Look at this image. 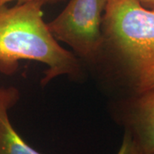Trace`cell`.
Returning <instances> with one entry per match:
<instances>
[{
	"label": "cell",
	"instance_id": "cell-1",
	"mask_svg": "<svg viewBox=\"0 0 154 154\" xmlns=\"http://www.w3.org/2000/svg\"><path fill=\"white\" fill-rule=\"evenodd\" d=\"M42 2H24L0 7V69L11 73L20 60H32L48 66L42 80L45 85L63 75L80 69L77 58L65 50L43 20Z\"/></svg>",
	"mask_w": 154,
	"mask_h": 154
},
{
	"label": "cell",
	"instance_id": "cell-2",
	"mask_svg": "<svg viewBox=\"0 0 154 154\" xmlns=\"http://www.w3.org/2000/svg\"><path fill=\"white\" fill-rule=\"evenodd\" d=\"M103 28L109 40L142 91L154 84V9L136 0H117L106 5Z\"/></svg>",
	"mask_w": 154,
	"mask_h": 154
},
{
	"label": "cell",
	"instance_id": "cell-3",
	"mask_svg": "<svg viewBox=\"0 0 154 154\" xmlns=\"http://www.w3.org/2000/svg\"><path fill=\"white\" fill-rule=\"evenodd\" d=\"M107 0H70L60 14L47 23L51 33L83 58L93 60L105 42L102 30Z\"/></svg>",
	"mask_w": 154,
	"mask_h": 154
},
{
	"label": "cell",
	"instance_id": "cell-4",
	"mask_svg": "<svg viewBox=\"0 0 154 154\" xmlns=\"http://www.w3.org/2000/svg\"><path fill=\"white\" fill-rule=\"evenodd\" d=\"M123 122L143 154H154V87L144 91Z\"/></svg>",
	"mask_w": 154,
	"mask_h": 154
},
{
	"label": "cell",
	"instance_id": "cell-5",
	"mask_svg": "<svg viewBox=\"0 0 154 154\" xmlns=\"http://www.w3.org/2000/svg\"><path fill=\"white\" fill-rule=\"evenodd\" d=\"M17 99L16 88H0V154H42L26 143L10 121L8 110Z\"/></svg>",
	"mask_w": 154,
	"mask_h": 154
},
{
	"label": "cell",
	"instance_id": "cell-6",
	"mask_svg": "<svg viewBox=\"0 0 154 154\" xmlns=\"http://www.w3.org/2000/svg\"><path fill=\"white\" fill-rule=\"evenodd\" d=\"M116 154H143V152L139 148L131 134L125 131L120 149Z\"/></svg>",
	"mask_w": 154,
	"mask_h": 154
},
{
	"label": "cell",
	"instance_id": "cell-7",
	"mask_svg": "<svg viewBox=\"0 0 154 154\" xmlns=\"http://www.w3.org/2000/svg\"><path fill=\"white\" fill-rule=\"evenodd\" d=\"M14 1H17L19 3H24V2H33V1H36V2H42V3H56L57 1L60 0H0V7L6 5L8 3L10 2H14Z\"/></svg>",
	"mask_w": 154,
	"mask_h": 154
},
{
	"label": "cell",
	"instance_id": "cell-8",
	"mask_svg": "<svg viewBox=\"0 0 154 154\" xmlns=\"http://www.w3.org/2000/svg\"><path fill=\"white\" fill-rule=\"evenodd\" d=\"M114 1H117V0H107V3L109 2H114ZM138 2H140L141 5H146L152 7L154 9V0H136Z\"/></svg>",
	"mask_w": 154,
	"mask_h": 154
},
{
	"label": "cell",
	"instance_id": "cell-9",
	"mask_svg": "<svg viewBox=\"0 0 154 154\" xmlns=\"http://www.w3.org/2000/svg\"><path fill=\"white\" fill-rule=\"evenodd\" d=\"M153 87H154V84H153Z\"/></svg>",
	"mask_w": 154,
	"mask_h": 154
}]
</instances>
